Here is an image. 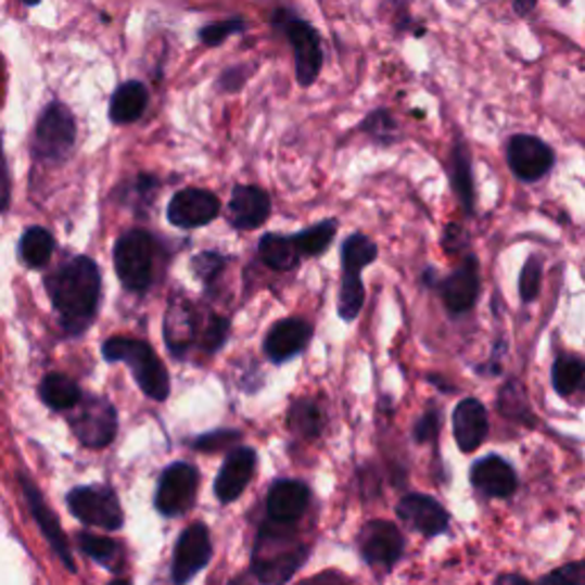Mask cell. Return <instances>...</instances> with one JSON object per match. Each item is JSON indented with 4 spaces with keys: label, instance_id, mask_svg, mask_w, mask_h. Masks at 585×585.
Returning <instances> with one entry per match:
<instances>
[{
    "label": "cell",
    "instance_id": "31",
    "mask_svg": "<svg viewBox=\"0 0 585 585\" xmlns=\"http://www.w3.org/2000/svg\"><path fill=\"white\" fill-rule=\"evenodd\" d=\"M585 380V359L576 355H560L551 366V386L560 398L574 396Z\"/></svg>",
    "mask_w": 585,
    "mask_h": 585
},
{
    "label": "cell",
    "instance_id": "44",
    "mask_svg": "<svg viewBox=\"0 0 585 585\" xmlns=\"http://www.w3.org/2000/svg\"><path fill=\"white\" fill-rule=\"evenodd\" d=\"M442 245L448 254H453L455 250H462L465 247V231L460 225H448L444 229V236H442Z\"/></svg>",
    "mask_w": 585,
    "mask_h": 585
},
{
    "label": "cell",
    "instance_id": "28",
    "mask_svg": "<svg viewBox=\"0 0 585 585\" xmlns=\"http://www.w3.org/2000/svg\"><path fill=\"white\" fill-rule=\"evenodd\" d=\"M55 252V238L47 227H30L18 241L21 264L30 270H44Z\"/></svg>",
    "mask_w": 585,
    "mask_h": 585
},
{
    "label": "cell",
    "instance_id": "20",
    "mask_svg": "<svg viewBox=\"0 0 585 585\" xmlns=\"http://www.w3.org/2000/svg\"><path fill=\"white\" fill-rule=\"evenodd\" d=\"M489 432L487 407L479 398H462L453 409V437L462 453L479 450Z\"/></svg>",
    "mask_w": 585,
    "mask_h": 585
},
{
    "label": "cell",
    "instance_id": "48",
    "mask_svg": "<svg viewBox=\"0 0 585 585\" xmlns=\"http://www.w3.org/2000/svg\"><path fill=\"white\" fill-rule=\"evenodd\" d=\"M428 380H430L432 384H435L437 389H442V392H446V394H453V386H446V382H444L442 378H437V376H428Z\"/></svg>",
    "mask_w": 585,
    "mask_h": 585
},
{
    "label": "cell",
    "instance_id": "45",
    "mask_svg": "<svg viewBox=\"0 0 585 585\" xmlns=\"http://www.w3.org/2000/svg\"><path fill=\"white\" fill-rule=\"evenodd\" d=\"M231 437H236L233 435V432H218V435H208V437H202L198 444H194V446H198L200 450H215V448H218L220 444H229V442H233Z\"/></svg>",
    "mask_w": 585,
    "mask_h": 585
},
{
    "label": "cell",
    "instance_id": "6",
    "mask_svg": "<svg viewBox=\"0 0 585 585\" xmlns=\"http://www.w3.org/2000/svg\"><path fill=\"white\" fill-rule=\"evenodd\" d=\"M307 549L302 545H291L284 535H272L264 529L254 551V572L264 585L287 583L297 568L305 562Z\"/></svg>",
    "mask_w": 585,
    "mask_h": 585
},
{
    "label": "cell",
    "instance_id": "13",
    "mask_svg": "<svg viewBox=\"0 0 585 585\" xmlns=\"http://www.w3.org/2000/svg\"><path fill=\"white\" fill-rule=\"evenodd\" d=\"M220 215L218 194L204 188H183L167 204V220L177 229H200Z\"/></svg>",
    "mask_w": 585,
    "mask_h": 585
},
{
    "label": "cell",
    "instance_id": "37",
    "mask_svg": "<svg viewBox=\"0 0 585 585\" xmlns=\"http://www.w3.org/2000/svg\"><path fill=\"white\" fill-rule=\"evenodd\" d=\"M539 289H542V262L539 256L531 254L522 268V275H519V297L529 305V302L537 300Z\"/></svg>",
    "mask_w": 585,
    "mask_h": 585
},
{
    "label": "cell",
    "instance_id": "10",
    "mask_svg": "<svg viewBox=\"0 0 585 585\" xmlns=\"http://www.w3.org/2000/svg\"><path fill=\"white\" fill-rule=\"evenodd\" d=\"M506 158L512 175L526 183L545 179L556 163L554 149L545 140L531 133L512 136L506 147Z\"/></svg>",
    "mask_w": 585,
    "mask_h": 585
},
{
    "label": "cell",
    "instance_id": "39",
    "mask_svg": "<svg viewBox=\"0 0 585 585\" xmlns=\"http://www.w3.org/2000/svg\"><path fill=\"white\" fill-rule=\"evenodd\" d=\"M227 336H229V320L222 318V316H218V314H211L206 318V328H204L202 339H200L202 341V348L206 353H218L222 348V345H225Z\"/></svg>",
    "mask_w": 585,
    "mask_h": 585
},
{
    "label": "cell",
    "instance_id": "15",
    "mask_svg": "<svg viewBox=\"0 0 585 585\" xmlns=\"http://www.w3.org/2000/svg\"><path fill=\"white\" fill-rule=\"evenodd\" d=\"M198 485H200L198 469L186 465V462L171 465L163 473L158 492H156V508H158V512H163L165 517L183 514L192 506V501H194V494H198Z\"/></svg>",
    "mask_w": 585,
    "mask_h": 585
},
{
    "label": "cell",
    "instance_id": "4",
    "mask_svg": "<svg viewBox=\"0 0 585 585\" xmlns=\"http://www.w3.org/2000/svg\"><path fill=\"white\" fill-rule=\"evenodd\" d=\"M113 264L126 291L147 293L154 287L156 238L144 229H128L117 238Z\"/></svg>",
    "mask_w": 585,
    "mask_h": 585
},
{
    "label": "cell",
    "instance_id": "50",
    "mask_svg": "<svg viewBox=\"0 0 585 585\" xmlns=\"http://www.w3.org/2000/svg\"><path fill=\"white\" fill-rule=\"evenodd\" d=\"M111 585H131V583H128V581H124V578H117V581H113Z\"/></svg>",
    "mask_w": 585,
    "mask_h": 585
},
{
    "label": "cell",
    "instance_id": "17",
    "mask_svg": "<svg viewBox=\"0 0 585 585\" xmlns=\"http://www.w3.org/2000/svg\"><path fill=\"white\" fill-rule=\"evenodd\" d=\"M211 560V537L204 524L188 526L175 549L171 560V578L177 585H186L194 574H200Z\"/></svg>",
    "mask_w": 585,
    "mask_h": 585
},
{
    "label": "cell",
    "instance_id": "19",
    "mask_svg": "<svg viewBox=\"0 0 585 585\" xmlns=\"http://www.w3.org/2000/svg\"><path fill=\"white\" fill-rule=\"evenodd\" d=\"M311 336H314V328L305 318L293 316V318L277 320L264 341L266 357L275 364H284L297 357L300 353H305Z\"/></svg>",
    "mask_w": 585,
    "mask_h": 585
},
{
    "label": "cell",
    "instance_id": "23",
    "mask_svg": "<svg viewBox=\"0 0 585 585\" xmlns=\"http://www.w3.org/2000/svg\"><path fill=\"white\" fill-rule=\"evenodd\" d=\"M194 309L190 302L181 295H171L167 314H165V343L171 355L183 359V355L190 351L194 341V332H198V322H194Z\"/></svg>",
    "mask_w": 585,
    "mask_h": 585
},
{
    "label": "cell",
    "instance_id": "41",
    "mask_svg": "<svg viewBox=\"0 0 585 585\" xmlns=\"http://www.w3.org/2000/svg\"><path fill=\"white\" fill-rule=\"evenodd\" d=\"M440 432H442V411L428 409L425 415H421V419L415 423L411 435H415L417 444H428V442H435Z\"/></svg>",
    "mask_w": 585,
    "mask_h": 585
},
{
    "label": "cell",
    "instance_id": "3",
    "mask_svg": "<svg viewBox=\"0 0 585 585\" xmlns=\"http://www.w3.org/2000/svg\"><path fill=\"white\" fill-rule=\"evenodd\" d=\"M378 258V245L364 233H353L341 247V287H339V316L345 322L357 320L366 302L361 272Z\"/></svg>",
    "mask_w": 585,
    "mask_h": 585
},
{
    "label": "cell",
    "instance_id": "21",
    "mask_svg": "<svg viewBox=\"0 0 585 585\" xmlns=\"http://www.w3.org/2000/svg\"><path fill=\"white\" fill-rule=\"evenodd\" d=\"M21 487H24L28 508H30V512L35 517V522L39 524L41 533H44L47 542L55 549V554L60 556V560L64 562V568H67L69 572H76L74 558H72V549L67 545V537H64V531L60 529V522H58L55 512L49 508V504L44 501V496H41V492L37 489V485L28 479V475H21Z\"/></svg>",
    "mask_w": 585,
    "mask_h": 585
},
{
    "label": "cell",
    "instance_id": "43",
    "mask_svg": "<svg viewBox=\"0 0 585 585\" xmlns=\"http://www.w3.org/2000/svg\"><path fill=\"white\" fill-rule=\"evenodd\" d=\"M247 80V72L243 67H231L227 69L220 80H218V88L222 92H236V90H241L243 88V82Z\"/></svg>",
    "mask_w": 585,
    "mask_h": 585
},
{
    "label": "cell",
    "instance_id": "30",
    "mask_svg": "<svg viewBox=\"0 0 585 585\" xmlns=\"http://www.w3.org/2000/svg\"><path fill=\"white\" fill-rule=\"evenodd\" d=\"M39 398L44 400L51 409L64 411V409H74L82 400V394L72 378L62 373H49L39 382Z\"/></svg>",
    "mask_w": 585,
    "mask_h": 585
},
{
    "label": "cell",
    "instance_id": "49",
    "mask_svg": "<svg viewBox=\"0 0 585 585\" xmlns=\"http://www.w3.org/2000/svg\"><path fill=\"white\" fill-rule=\"evenodd\" d=\"M18 3H21V5H26V8H35V5L41 3V0H18Z\"/></svg>",
    "mask_w": 585,
    "mask_h": 585
},
{
    "label": "cell",
    "instance_id": "24",
    "mask_svg": "<svg viewBox=\"0 0 585 585\" xmlns=\"http://www.w3.org/2000/svg\"><path fill=\"white\" fill-rule=\"evenodd\" d=\"M309 506V487L297 481H279L268 494V512L279 524H295Z\"/></svg>",
    "mask_w": 585,
    "mask_h": 585
},
{
    "label": "cell",
    "instance_id": "40",
    "mask_svg": "<svg viewBox=\"0 0 585 585\" xmlns=\"http://www.w3.org/2000/svg\"><path fill=\"white\" fill-rule=\"evenodd\" d=\"M539 581L542 585H585V560H574L568 562V565H560Z\"/></svg>",
    "mask_w": 585,
    "mask_h": 585
},
{
    "label": "cell",
    "instance_id": "18",
    "mask_svg": "<svg viewBox=\"0 0 585 585\" xmlns=\"http://www.w3.org/2000/svg\"><path fill=\"white\" fill-rule=\"evenodd\" d=\"M270 194L258 186H236L229 200L227 222L236 231H254L264 227L270 218Z\"/></svg>",
    "mask_w": 585,
    "mask_h": 585
},
{
    "label": "cell",
    "instance_id": "1",
    "mask_svg": "<svg viewBox=\"0 0 585 585\" xmlns=\"http://www.w3.org/2000/svg\"><path fill=\"white\" fill-rule=\"evenodd\" d=\"M44 289L64 332L80 336L90 330L101 305V270L92 256L78 254L62 262L47 275Z\"/></svg>",
    "mask_w": 585,
    "mask_h": 585
},
{
    "label": "cell",
    "instance_id": "36",
    "mask_svg": "<svg viewBox=\"0 0 585 585\" xmlns=\"http://www.w3.org/2000/svg\"><path fill=\"white\" fill-rule=\"evenodd\" d=\"M247 28L243 18H225V21H215V24H208L200 30V41L204 47H220L225 39L231 35H241Z\"/></svg>",
    "mask_w": 585,
    "mask_h": 585
},
{
    "label": "cell",
    "instance_id": "2",
    "mask_svg": "<svg viewBox=\"0 0 585 585\" xmlns=\"http://www.w3.org/2000/svg\"><path fill=\"white\" fill-rule=\"evenodd\" d=\"M101 353L105 361H122L131 368L138 386L149 398L165 400L169 396V376L149 343L140 339L113 336L101 345Z\"/></svg>",
    "mask_w": 585,
    "mask_h": 585
},
{
    "label": "cell",
    "instance_id": "7",
    "mask_svg": "<svg viewBox=\"0 0 585 585\" xmlns=\"http://www.w3.org/2000/svg\"><path fill=\"white\" fill-rule=\"evenodd\" d=\"M67 504L74 517L88 526L117 531L124 524L119 498L111 487H105V485L76 487L67 496Z\"/></svg>",
    "mask_w": 585,
    "mask_h": 585
},
{
    "label": "cell",
    "instance_id": "25",
    "mask_svg": "<svg viewBox=\"0 0 585 585\" xmlns=\"http://www.w3.org/2000/svg\"><path fill=\"white\" fill-rule=\"evenodd\" d=\"M448 179L455 198L462 204L465 213L471 215L475 208V188H473V167L471 156L462 140H455L448 158Z\"/></svg>",
    "mask_w": 585,
    "mask_h": 585
},
{
    "label": "cell",
    "instance_id": "11",
    "mask_svg": "<svg viewBox=\"0 0 585 585\" xmlns=\"http://www.w3.org/2000/svg\"><path fill=\"white\" fill-rule=\"evenodd\" d=\"M444 307L453 316L469 314L481 297V266L479 256L467 254L460 266L437 281Z\"/></svg>",
    "mask_w": 585,
    "mask_h": 585
},
{
    "label": "cell",
    "instance_id": "38",
    "mask_svg": "<svg viewBox=\"0 0 585 585\" xmlns=\"http://www.w3.org/2000/svg\"><path fill=\"white\" fill-rule=\"evenodd\" d=\"M78 545H80V549L85 554H88L90 558H94L97 562H113V558L119 551L115 539L103 537V535H92V533H80L78 535Z\"/></svg>",
    "mask_w": 585,
    "mask_h": 585
},
{
    "label": "cell",
    "instance_id": "34",
    "mask_svg": "<svg viewBox=\"0 0 585 585\" xmlns=\"http://www.w3.org/2000/svg\"><path fill=\"white\" fill-rule=\"evenodd\" d=\"M361 131L378 144H392L398 138V122L392 113L380 107V111L366 115V119L361 122Z\"/></svg>",
    "mask_w": 585,
    "mask_h": 585
},
{
    "label": "cell",
    "instance_id": "46",
    "mask_svg": "<svg viewBox=\"0 0 585 585\" xmlns=\"http://www.w3.org/2000/svg\"><path fill=\"white\" fill-rule=\"evenodd\" d=\"M492 585H533V583L526 576H522V574L508 572V574H498Z\"/></svg>",
    "mask_w": 585,
    "mask_h": 585
},
{
    "label": "cell",
    "instance_id": "26",
    "mask_svg": "<svg viewBox=\"0 0 585 585\" xmlns=\"http://www.w3.org/2000/svg\"><path fill=\"white\" fill-rule=\"evenodd\" d=\"M149 105V90L140 80H126L113 92L111 99V122L113 124H133L138 122Z\"/></svg>",
    "mask_w": 585,
    "mask_h": 585
},
{
    "label": "cell",
    "instance_id": "27",
    "mask_svg": "<svg viewBox=\"0 0 585 585\" xmlns=\"http://www.w3.org/2000/svg\"><path fill=\"white\" fill-rule=\"evenodd\" d=\"M496 411L504 419L512 421V423H519L524 428H537V417H535V411L531 407L526 386L519 380H514V378L508 380L501 389H498Z\"/></svg>",
    "mask_w": 585,
    "mask_h": 585
},
{
    "label": "cell",
    "instance_id": "14",
    "mask_svg": "<svg viewBox=\"0 0 585 585\" xmlns=\"http://www.w3.org/2000/svg\"><path fill=\"white\" fill-rule=\"evenodd\" d=\"M396 514L409 531L421 533L423 537H440L450 526V512L437 498L419 492L405 494L396 506Z\"/></svg>",
    "mask_w": 585,
    "mask_h": 585
},
{
    "label": "cell",
    "instance_id": "42",
    "mask_svg": "<svg viewBox=\"0 0 585 585\" xmlns=\"http://www.w3.org/2000/svg\"><path fill=\"white\" fill-rule=\"evenodd\" d=\"M10 202H12V179L5 161L3 140H0V213H5L10 208Z\"/></svg>",
    "mask_w": 585,
    "mask_h": 585
},
{
    "label": "cell",
    "instance_id": "9",
    "mask_svg": "<svg viewBox=\"0 0 585 585\" xmlns=\"http://www.w3.org/2000/svg\"><path fill=\"white\" fill-rule=\"evenodd\" d=\"M72 417V430L80 444L90 448H103L117 435V411L105 398L88 396L82 398Z\"/></svg>",
    "mask_w": 585,
    "mask_h": 585
},
{
    "label": "cell",
    "instance_id": "8",
    "mask_svg": "<svg viewBox=\"0 0 585 585\" xmlns=\"http://www.w3.org/2000/svg\"><path fill=\"white\" fill-rule=\"evenodd\" d=\"M281 30H284L287 39L293 47V58H295V78L300 82V88H311L316 82L320 69H322V44L320 35L316 28L305 18L289 16L281 12Z\"/></svg>",
    "mask_w": 585,
    "mask_h": 585
},
{
    "label": "cell",
    "instance_id": "35",
    "mask_svg": "<svg viewBox=\"0 0 585 585\" xmlns=\"http://www.w3.org/2000/svg\"><path fill=\"white\" fill-rule=\"evenodd\" d=\"M227 262H229V258L225 254L202 252V254H198V256L192 258L190 266H192V275L198 277L202 281V284L208 289V287L215 284V281L220 279V275L227 268Z\"/></svg>",
    "mask_w": 585,
    "mask_h": 585
},
{
    "label": "cell",
    "instance_id": "29",
    "mask_svg": "<svg viewBox=\"0 0 585 585\" xmlns=\"http://www.w3.org/2000/svg\"><path fill=\"white\" fill-rule=\"evenodd\" d=\"M258 258L277 272H291L302 262V256L293 243V236L281 233H266L262 241H258Z\"/></svg>",
    "mask_w": 585,
    "mask_h": 585
},
{
    "label": "cell",
    "instance_id": "47",
    "mask_svg": "<svg viewBox=\"0 0 585 585\" xmlns=\"http://www.w3.org/2000/svg\"><path fill=\"white\" fill-rule=\"evenodd\" d=\"M560 3H568V0H560ZM537 5V0H514V12L519 16H529Z\"/></svg>",
    "mask_w": 585,
    "mask_h": 585
},
{
    "label": "cell",
    "instance_id": "16",
    "mask_svg": "<svg viewBox=\"0 0 585 585\" xmlns=\"http://www.w3.org/2000/svg\"><path fill=\"white\" fill-rule=\"evenodd\" d=\"M469 483L487 498H510L519 487L514 467L496 453H489L471 465Z\"/></svg>",
    "mask_w": 585,
    "mask_h": 585
},
{
    "label": "cell",
    "instance_id": "12",
    "mask_svg": "<svg viewBox=\"0 0 585 585\" xmlns=\"http://www.w3.org/2000/svg\"><path fill=\"white\" fill-rule=\"evenodd\" d=\"M357 542L361 558L373 568L392 570L405 551L403 531L394 522H386V519H373V522H368L361 529Z\"/></svg>",
    "mask_w": 585,
    "mask_h": 585
},
{
    "label": "cell",
    "instance_id": "5",
    "mask_svg": "<svg viewBox=\"0 0 585 585\" xmlns=\"http://www.w3.org/2000/svg\"><path fill=\"white\" fill-rule=\"evenodd\" d=\"M76 136H78V126H76L74 113L64 103L53 101L44 107V111H41L37 119L33 142H30L33 156L44 163H62L72 154Z\"/></svg>",
    "mask_w": 585,
    "mask_h": 585
},
{
    "label": "cell",
    "instance_id": "33",
    "mask_svg": "<svg viewBox=\"0 0 585 585\" xmlns=\"http://www.w3.org/2000/svg\"><path fill=\"white\" fill-rule=\"evenodd\" d=\"M291 428L302 437H316L322 430V411L311 400H297L289 415Z\"/></svg>",
    "mask_w": 585,
    "mask_h": 585
},
{
    "label": "cell",
    "instance_id": "22",
    "mask_svg": "<svg viewBox=\"0 0 585 585\" xmlns=\"http://www.w3.org/2000/svg\"><path fill=\"white\" fill-rule=\"evenodd\" d=\"M256 469V453L252 448H236L225 460L218 479H215V494L222 504L236 501L252 481Z\"/></svg>",
    "mask_w": 585,
    "mask_h": 585
},
{
    "label": "cell",
    "instance_id": "32",
    "mask_svg": "<svg viewBox=\"0 0 585 585\" xmlns=\"http://www.w3.org/2000/svg\"><path fill=\"white\" fill-rule=\"evenodd\" d=\"M336 229H339L336 220H322V222L311 225L305 231L293 233V243H295L300 256L314 258V256H320V254L328 252V247L332 245L334 236H336Z\"/></svg>",
    "mask_w": 585,
    "mask_h": 585
}]
</instances>
